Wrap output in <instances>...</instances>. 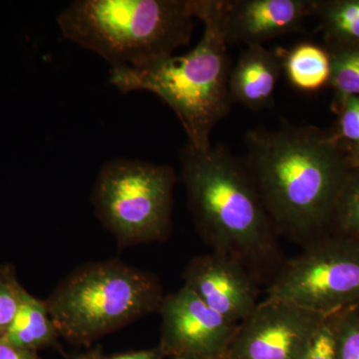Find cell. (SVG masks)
Returning a JSON list of instances; mask_svg holds the SVG:
<instances>
[{
    "mask_svg": "<svg viewBox=\"0 0 359 359\" xmlns=\"http://www.w3.org/2000/svg\"><path fill=\"white\" fill-rule=\"evenodd\" d=\"M337 359H359V306L335 314Z\"/></svg>",
    "mask_w": 359,
    "mask_h": 359,
    "instance_id": "18",
    "label": "cell"
},
{
    "mask_svg": "<svg viewBox=\"0 0 359 359\" xmlns=\"http://www.w3.org/2000/svg\"><path fill=\"white\" fill-rule=\"evenodd\" d=\"M334 237L359 238V172L351 171L337 200L332 219Z\"/></svg>",
    "mask_w": 359,
    "mask_h": 359,
    "instance_id": "17",
    "label": "cell"
},
{
    "mask_svg": "<svg viewBox=\"0 0 359 359\" xmlns=\"http://www.w3.org/2000/svg\"><path fill=\"white\" fill-rule=\"evenodd\" d=\"M195 20L194 0H76L57 25L111 69H140L190 43Z\"/></svg>",
    "mask_w": 359,
    "mask_h": 359,
    "instance_id": "4",
    "label": "cell"
},
{
    "mask_svg": "<svg viewBox=\"0 0 359 359\" xmlns=\"http://www.w3.org/2000/svg\"><path fill=\"white\" fill-rule=\"evenodd\" d=\"M318 0H228V45H264L276 37L304 32Z\"/></svg>",
    "mask_w": 359,
    "mask_h": 359,
    "instance_id": "11",
    "label": "cell"
},
{
    "mask_svg": "<svg viewBox=\"0 0 359 359\" xmlns=\"http://www.w3.org/2000/svg\"><path fill=\"white\" fill-rule=\"evenodd\" d=\"M168 359H226L224 356H205V355H183L175 356Z\"/></svg>",
    "mask_w": 359,
    "mask_h": 359,
    "instance_id": "25",
    "label": "cell"
},
{
    "mask_svg": "<svg viewBox=\"0 0 359 359\" xmlns=\"http://www.w3.org/2000/svg\"><path fill=\"white\" fill-rule=\"evenodd\" d=\"M245 167L278 235L304 248L327 238L351 173L334 132L283 121L245 136Z\"/></svg>",
    "mask_w": 359,
    "mask_h": 359,
    "instance_id": "1",
    "label": "cell"
},
{
    "mask_svg": "<svg viewBox=\"0 0 359 359\" xmlns=\"http://www.w3.org/2000/svg\"><path fill=\"white\" fill-rule=\"evenodd\" d=\"M158 313L161 316L158 346L167 359L183 355L224 358L240 327L208 306L184 285L165 294Z\"/></svg>",
    "mask_w": 359,
    "mask_h": 359,
    "instance_id": "9",
    "label": "cell"
},
{
    "mask_svg": "<svg viewBox=\"0 0 359 359\" xmlns=\"http://www.w3.org/2000/svg\"><path fill=\"white\" fill-rule=\"evenodd\" d=\"M354 240L358 241V242L359 243V238H354Z\"/></svg>",
    "mask_w": 359,
    "mask_h": 359,
    "instance_id": "27",
    "label": "cell"
},
{
    "mask_svg": "<svg viewBox=\"0 0 359 359\" xmlns=\"http://www.w3.org/2000/svg\"><path fill=\"white\" fill-rule=\"evenodd\" d=\"M92 359H167L159 346L152 348L139 349L127 353L104 354L99 349L90 351Z\"/></svg>",
    "mask_w": 359,
    "mask_h": 359,
    "instance_id": "22",
    "label": "cell"
},
{
    "mask_svg": "<svg viewBox=\"0 0 359 359\" xmlns=\"http://www.w3.org/2000/svg\"><path fill=\"white\" fill-rule=\"evenodd\" d=\"M330 57V85L337 92L335 102L346 97H359V44L325 47Z\"/></svg>",
    "mask_w": 359,
    "mask_h": 359,
    "instance_id": "16",
    "label": "cell"
},
{
    "mask_svg": "<svg viewBox=\"0 0 359 359\" xmlns=\"http://www.w3.org/2000/svg\"><path fill=\"white\" fill-rule=\"evenodd\" d=\"M164 297L154 273L111 259L78 266L45 302L60 337L76 346H90L158 313Z\"/></svg>",
    "mask_w": 359,
    "mask_h": 359,
    "instance_id": "5",
    "label": "cell"
},
{
    "mask_svg": "<svg viewBox=\"0 0 359 359\" xmlns=\"http://www.w3.org/2000/svg\"><path fill=\"white\" fill-rule=\"evenodd\" d=\"M0 359H42L36 351H27L0 340Z\"/></svg>",
    "mask_w": 359,
    "mask_h": 359,
    "instance_id": "23",
    "label": "cell"
},
{
    "mask_svg": "<svg viewBox=\"0 0 359 359\" xmlns=\"http://www.w3.org/2000/svg\"><path fill=\"white\" fill-rule=\"evenodd\" d=\"M282 71L280 49L271 50L264 45L247 47L231 69V104H241L254 111L271 107Z\"/></svg>",
    "mask_w": 359,
    "mask_h": 359,
    "instance_id": "12",
    "label": "cell"
},
{
    "mask_svg": "<svg viewBox=\"0 0 359 359\" xmlns=\"http://www.w3.org/2000/svg\"><path fill=\"white\" fill-rule=\"evenodd\" d=\"M180 161V180L201 238L212 252L242 264L259 285H269L285 259L243 158L221 144L204 150L187 144Z\"/></svg>",
    "mask_w": 359,
    "mask_h": 359,
    "instance_id": "2",
    "label": "cell"
},
{
    "mask_svg": "<svg viewBox=\"0 0 359 359\" xmlns=\"http://www.w3.org/2000/svg\"><path fill=\"white\" fill-rule=\"evenodd\" d=\"M337 321L327 316L316 328L299 359H337Z\"/></svg>",
    "mask_w": 359,
    "mask_h": 359,
    "instance_id": "20",
    "label": "cell"
},
{
    "mask_svg": "<svg viewBox=\"0 0 359 359\" xmlns=\"http://www.w3.org/2000/svg\"><path fill=\"white\" fill-rule=\"evenodd\" d=\"M347 159L351 171L359 172V146L346 147Z\"/></svg>",
    "mask_w": 359,
    "mask_h": 359,
    "instance_id": "24",
    "label": "cell"
},
{
    "mask_svg": "<svg viewBox=\"0 0 359 359\" xmlns=\"http://www.w3.org/2000/svg\"><path fill=\"white\" fill-rule=\"evenodd\" d=\"M314 15L327 46L359 44V0H318Z\"/></svg>",
    "mask_w": 359,
    "mask_h": 359,
    "instance_id": "15",
    "label": "cell"
},
{
    "mask_svg": "<svg viewBox=\"0 0 359 359\" xmlns=\"http://www.w3.org/2000/svg\"><path fill=\"white\" fill-rule=\"evenodd\" d=\"M178 180L169 165L127 158L103 165L92 189L91 203L118 248L166 242L173 229Z\"/></svg>",
    "mask_w": 359,
    "mask_h": 359,
    "instance_id": "6",
    "label": "cell"
},
{
    "mask_svg": "<svg viewBox=\"0 0 359 359\" xmlns=\"http://www.w3.org/2000/svg\"><path fill=\"white\" fill-rule=\"evenodd\" d=\"M266 294L323 316L359 306V243L327 237L308 245L283 263Z\"/></svg>",
    "mask_w": 359,
    "mask_h": 359,
    "instance_id": "7",
    "label": "cell"
},
{
    "mask_svg": "<svg viewBox=\"0 0 359 359\" xmlns=\"http://www.w3.org/2000/svg\"><path fill=\"white\" fill-rule=\"evenodd\" d=\"M327 316L268 299L240 323L226 359H299Z\"/></svg>",
    "mask_w": 359,
    "mask_h": 359,
    "instance_id": "8",
    "label": "cell"
},
{
    "mask_svg": "<svg viewBox=\"0 0 359 359\" xmlns=\"http://www.w3.org/2000/svg\"><path fill=\"white\" fill-rule=\"evenodd\" d=\"M21 283L13 266L0 268V339L11 327L18 306V290Z\"/></svg>",
    "mask_w": 359,
    "mask_h": 359,
    "instance_id": "19",
    "label": "cell"
},
{
    "mask_svg": "<svg viewBox=\"0 0 359 359\" xmlns=\"http://www.w3.org/2000/svg\"><path fill=\"white\" fill-rule=\"evenodd\" d=\"M337 103L339 108V128L334 132L346 147L359 146V97L351 96Z\"/></svg>",
    "mask_w": 359,
    "mask_h": 359,
    "instance_id": "21",
    "label": "cell"
},
{
    "mask_svg": "<svg viewBox=\"0 0 359 359\" xmlns=\"http://www.w3.org/2000/svg\"><path fill=\"white\" fill-rule=\"evenodd\" d=\"M182 278L208 306L238 325L259 302V283L254 276L236 259L217 252L193 257Z\"/></svg>",
    "mask_w": 359,
    "mask_h": 359,
    "instance_id": "10",
    "label": "cell"
},
{
    "mask_svg": "<svg viewBox=\"0 0 359 359\" xmlns=\"http://www.w3.org/2000/svg\"><path fill=\"white\" fill-rule=\"evenodd\" d=\"M283 70L290 83L304 92L318 91L330 84V57L325 47L302 42L289 51L280 49Z\"/></svg>",
    "mask_w": 359,
    "mask_h": 359,
    "instance_id": "14",
    "label": "cell"
},
{
    "mask_svg": "<svg viewBox=\"0 0 359 359\" xmlns=\"http://www.w3.org/2000/svg\"><path fill=\"white\" fill-rule=\"evenodd\" d=\"M202 39L181 56L172 55L140 69H111L110 83L121 93L147 91L170 106L185 130L188 145L204 150L231 110L226 25L228 0H194Z\"/></svg>",
    "mask_w": 359,
    "mask_h": 359,
    "instance_id": "3",
    "label": "cell"
},
{
    "mask_svg": "<svg viewBox=\"0 0 359 359\" xmlns=\"http://www.w3.org/2000/svg\"><path fill=\"white\" fill-rule=\"evenodd\" d=\"M60 335L52 320L46 302L37 299L22 285L18 290V306L4 341L20 348L39 353L57 347Z\"/></svg>",
    "mask_w": 359,
    "mask_h": 359,
    "instance_id": "13",
    "label": "cell"
},
{
    "mask_svg": "<svg viewBox=\"0 0 359 359\" xmlns=\"http://www.w3.org/2000/svg\"><path fill=\"white\" fill-rule=\"evenodd\" d=\"M71 359H92L91 355H90L89 353L81 354V355H78L76 358H73Z\"/></svg>",
    "mask_w": 359,
    "mask_h": 359,
    "instance_id": "26",
    "label": "cell"
}]
</instances>
